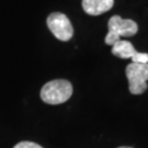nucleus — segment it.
I'll return each mask as SVG.
<instances>
[{"mask_svg":"<svg viewBox=\"0 0 148 148\" xmlns=\"http://www.w3.org/2000/svg\"><path fill=\"white\" fill-rule=\"evenodd\" d=\"M132 63L137 64H148V54L147 53H137L132 57Z\"/></svg>","mask_w":148,"mask_h":148,"instance_id":"0eeeda50","label":"nucleus"},{"mask_svg":"<svg viewBox=\"0 0 148 148\" xmlns=\"http://www.w3.org/2000/svg\"><path fill=\"white\" fill-rule=\"evenodd\" d=\"M13 148H43L42 146L33 143V142H21V143L16 144Z\"/></svg>","mask_w":148,"mask_h":148,"instance_id":"6e6552de","label":"nucleus"},{"mask_svg":"<svg viewBox=\"0 0 148 148\" xmlns=\"http://www.w3.org/2000/svg\"><path fill=\"white\" fill-rule=\"evenodd\" d=\"M119 148H132V147H119Z\"/></svg>","mask_w":148,"mask_h":148,"instance_id":"1a4fd4ad","label":"nucleus"},{"mask_svg":"<svg viewBox=\"0 0 148 148\" xmlns=\"http://www.w3.org/2000/svg\"><path fill=\"white\" fill-rule=\"evenodd\" d=\"M128 89L133 95H142L147 89L148 64L131 63L126 67Z\"/></svg>","mask_w":148,"mask_h":148,"instance_id":"7ed1b4c3","label":"nucleus"},{"mask_svg":"<svg viewBox=\"0 0 148 148\" xmlns=\"http://www.w3.org/2000/svg\"><path fill=\"white\" fill-rule=\"evenodd\" d=\"M109 32L106 36V43L113 45L122 36H134L138 31V25L131 19H122L120 16H113L108 23Z\"/></svg>","mask_w":148,"mask_h":148,"instance_id":"f03ea898","label":"nucleus"},{"mask_svg":"<svg viewBox=\"0 0 148 148\" xmlns=\"http://www.w3.org/2000/svg\"><path fill=\"white\" fill-rule=\"evenodd\" d=\"M47 27L59 41L67 42L74 35V27L69 19L60 12H54L47 18Z\"/></svg>","mask_w":148,"mask_h":148,"instance_id":"20e7f679","label":"nucleus"},{"mask_svg":"<svg viewBox=\"0 0 148 148\" xmlns=\"http://www.w3.org/2000/svg\"><path fill=\"white\" fill-rule=\"evenodd\" d=\"M73 95V86L68 80L56 79L43 86L41 99L47 104H60L68 100Z\"/></svg>","mask_w":148,"mask_h":148,"instance_id":"f257e3e1","label":"nucleus"},{"mask_svg":"<svg viewBox=\"0 0 148 148\" xmlns=\"http://www.w3.org/2000/svg\"><path fill=\"white\" fill-rule=\"evenodd\" d=\"M112 54L120 58H131L137 53V51L134 48L132 43L127 41H117L112 45Z\"/></svg>","mask_w":148,"mask_h":148,"instance_id":"423d86ee","label":"nucleus"},{"mask_svg":"<svg viewBox=\"0 0 148 148\" xmlns=\"http://www.w3.org/2000/svg\"><path fill=\"white\" fill-rule=\"evenodd\" d=\"M114 5V0H82V8L90 16H99L109 11Z\"/></svg>","mask_w":148,"mask_h":148,"instance_id":"39448f33","label":"nucleus"}]
</instances>
